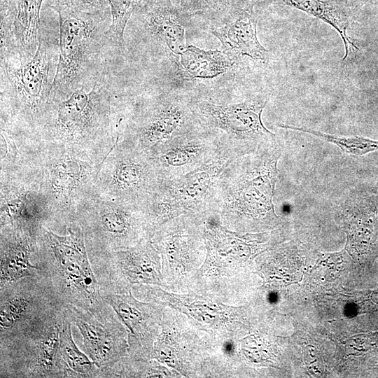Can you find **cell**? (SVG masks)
<instances>
[{"instance_id":"6da1fadb","label":"cell","mask_w":378,"mask_h":378,"mask_svg":"<svg viewBox=\"0 0 378 378\" xmlns=\"http://www.w3.org/2000/svg\"><path fill=\"white\" fill-rule=\"evenodd\" d=\"M114 66L92 88L49 102L41 141L71 148L96 163L104 160L118 139L122 120Z\"/></svg>"},{"instance_id":"7a4b0ae2","label":"cell","mask_w":378,"mask_h":378,"mask_svg":"<svg viewBox=\"0 0 378 378\" xmlns=\"http://www.w3.org/2000/svg\"><path fill=\"white\" fill-rule=\"evenodd\" d=\"M49 7L59 21V59L49 100L53 102L92 88L111 71L123 52L107 34L111 10L85 13L55 2Z\"/></svg>"},{"instance_id":"3957f363","label":"cell","mask_w":378,"mask_h":378,"mask_svg":"<svg viewBox=\"0 0 378 378\" xmlns=\"http://www.w3.org/2000/svg\"><path fill=\"white\" fill-rule=\"evenodd\" d=\"M282 151L277 138L234 160L214 211L223 225L243 232L273 226L279 221L273 197Z\"/></svg>"},{"instance_id":"277c9868","label":"cell","mask_w":378,"mask_h":378,"mask_svg":"<svg viewBox=\"0 0 378 378\" xmlns=\"http://www.w3.org/2000/svg\"><path fill=\"white\" fill-rule=\"evenodd\" d=\"M32 259L50 281L64 307H76L104 323L119 318L102 297L88 257L83 232L77 220L67 228L65 234L40 225Z\"/></svg>"},{"instance_id":"5b68a950","label":"cell","mask_w":378,"mask_h":378,"mask_svg":"<svg viewBox=\"0 0 378 378\" xmlns=\"http://www.w3.org/2000/svg\"><path fill=\"white\" fill-rule=\"evenodd\" d=\"M34 56L22 64L0 62V128L39 138L57 71L59 35L40 27Z\"/></svg>"},{"instance_id":"8992f818","label":"cell","mask_w":378,"mask_h":378,"mask_svg":"<svg viewBox=\"0 0 378 378\" xmlns=\"http://www.w3.org/2000/svg\"><path fill=\"white\" fill-rule=\"evenodd\" d=\"M244 155L223 134L216 152L202 165L186 174L161 181L144 209L150 239L158 227L172 218L214 212L232 162Z\"/></svg>"},{"instance_id":"52a82bcc","label":"cell","mask_w":378,"mask_h":378,"mask_svg":"<svg viewBox=\"0 0 378 378\" xmlns=\"http://www.w3.org/2000/svg\"><path fill=\"white\" fill-rule=\"evenodd\" d=\"M41 196L46 227L59 234L76 220L77 209L87 197L96 192L101 163L71 148L41 142Z\"/></svg>"},{"instance_id":"ba28073f","label":"cell","mask_w":378,"mask_h":378,"mask_svg":"<svg viewBox=\"0 0 378 378\" xmlns=\"http://www.w3.org/2000/svg\"><path fill=\"white\" fill-rule=\"evenodd\" d=\"M118 96L122 118L118 140L148 155L200 123L192 98L161 94L132 102Z\"/></svg>"},{"instance_id":"9c48e42d","label":"cell","mask_w":378,"mask_h":378,"mask_svg":"<svg viewBox=\"0 0 378 378\" xmlns=\"http://www.w3.org/2000/svg\"><path fill=\"white\" fill-rule=\"evenodd\" d=\"M65 307L42 274L0 287V343L34 335L63 319Z\"/></svg>"},{"instance_id":"30bf717a","label":"cell","mask_w":378,"mask_h":378,"mask_svg":"<svg viewBox=\"0 0 378 378\" xmlns=\"http://www.w3.org/2000/svg\"><path fill=\"white\" fill-rule=\"evenodd\" d=\"M76 220L84 234L88 255L130 248L149 238L143 208L94 192L79 204Z\"/></svg>"},{"instance_id":"8fae6325","label":"cell","mask_w":378,"mask_h":378,"mask_svg":"<svg viewBox=\"0 0 378 378\" xmlns=\"http://www.w3.org/2000/svg\"><path fill=\"white\" fill-rule=\"evenodd\" d=\"M161 259L164 287L176 293H197L206 256L200 215H181L162 224L150 239Z\"/></svg>"},{"instance_id":"7c38bea8","label":"cell","mask_w":378,"mask_h":378,"mask_svg":"<svg viewBox=\"0 0 378 378\" xmlns=\"http://www.w3.org/2000/svg\"><path fill=\"white\" fill-rule=\"evenodd\" d=\"M160 182L158 172L147 153L117 140L100 164L96 192L144 209Z\"/></svg>"},{"instance_id":"4fadbf2b","label":"cell","mask_w":378,"mask_h":378,"mask_svg":"<svg viewBox=\"0 0 378 378\" xmlns=\"http://www.w3.org/2000/svg\"><path fill=\"white\" fill-rule=\"evenodd\" d=\"M123 37V52L134 46L151 56L178 63L186 49V19L171 0H145L132 15Z\"/></svg>"},{"instance_id":"5bb4252c","label":"cell","mask_w":378,"mask_h":378,"mask_svg":"<svg viewBox=\"0 0 378 378\" xmlns=\"http://www.w3.org/2000/svg\"><path fill=\"white\" fill-rule=\"evenodd\" d=\"M268 101L267 94H259L231 104L192 99L191 106L200 124L223 134L248 154L278 138L262 120Z\"/></svg>"},{"instance_id":"9a60e30c","label":"cell","mask_w":378,"mask_h":378,"mask_svg":"<svg viewBox=\"0 0 378 378\" xmlns=\"http://www.w3.org/2000/svg\"><path fill=\"white\" fill-rule=\"evenodd\" d=\"M88 257L102 292L128 293L137 284L164 287L160 255L149 238L126 249Z\"/></svg>"},{"instance_id":"2e32d148","label":"cell","mask_w":378,"mask_h":378,"mask_svg":"<svg viewBox=\"0 0 378 378\" xmlns=\"http://www.w3.org/2000/svg\"><path fill=\"white\" fill-rule=\"evenodd\" d=\"M62 321L34 335L0 343V377H62L56 362Z\"/></svg>"},{"instance_id":"e0dca14e","label":"cell","mask_w":378,"mask_h":378,"mask_svg":"<svg viewBox=\"0 0 378 378\" xmlns=\"http://www.w3.org/2000/svg\"><path fill=\"white\" fill-rule=\"evenodd\" d=\"M43 0H1L0 62L22 64L39 44Z\"/></svg>"},{"instance_id":"ac0fdd59","label":"cell","mask_w":378,"mask_h":378,"mask_svg":"<svg viewBox=\"0 0 378 378\" xmlns=\"http://www.w3.org/2000/svg\"><path fill=\"white\" fill-rule=\"evenodd\" d=\"M223 134L202 124L160 146L149 156L161 181L191 172L218 150Z\"/></svg>"},{"instance_id":"d6986e66","label":"cell","mask_w":378,"mask_h":378,"mask_svg":"<svg viewBox=\"0 0 378 378\" xmlns=\"http://www.w3.org/2000/svg\"><path fill=\"white\" fill-rule=\"evenodd\" d=\"M102 292L127 330L128 356L135 360L152 359L154 342L161 330L164 307L136 298L131 293Z\"/></svg>"},{"instance_id":"ffe728a7","label":"cell","mask_w":378,"mask_h":378,"mask_svg":"<svg viewBox=\"0 0 378 378\" xmlns=\"http://www.w3.org/2000/svg\"><path fill=\"white\" fill-rule=\"evenodd\" d=\"M41 196V169L15 178L0 179V227L36 233L46 225Z\"/></svg>"},{"instance_id":"44dd1931","label":"cell","mask_w":378,"mask_h":378,"mask_svg":"<svg viewBox=\"0 0 378 378\" xmlns=\"http://www.w3.org/2000/svg\"><path fill=\"white\" fill-rule=\"evenodd\" d=\"M69 316L83 336L86 351L99 368L114 363L128 356L127 330L120 321L104 323L91 313L66 305Z\"/></svg>"},{"instance_id":"7402d4cb","label":"cell","mask_w":378,"mask_h":378,"mask_svg":"<svg viewBox=\"0 0 378 378\" xmlns=\"http://www.w3.org/2000/svg\"><path fill=\"white\" fill-rule=\"evenodd\" d=\"M36 249V233L0 227V287L24 277L41 275L31 262Z\"/></svg>"},{"instance_id":"603a6c76","label":"cell","mask_w":378,"mask_h":378,"mask_svg":"<svg viewBox=\"0 0 378 378\" xmlns=\"http://www.w3.org/2000/svg\"><path fill=\"white\" fill-rule=\"evenodd\" d=\"M253 6L242 7L223 25L211 30L220 41L223 52L236 62L244 57L261 63L268 59L269 51L258 39V19Z\"/></svg>"},{"instance_id":"cb8c5ba5","label":"cell","mask_w":378,"mask_h":378,"mask_svg":"<svg viewBox=\"0 0 378 378\" xmlns=\"http://www.w3.org/2000/svg\"><path fill=\"white\" fill-rule=\"evenodd\" d=\"M342 207L349 224L348 244L358 255L378 253V195L350 197Z\"/></svg>"},{"instance_id":"d4e9b609","label":"cell","mask_w":378,"mask_h":378,"mask_svg":"<svg viewBox=\"0 0 378 378\" xmlns=\"http://www.w3.org/2000/svg\"><path fill=\"white\" fill-rule=\"evenodd\" d=\"M0 179L40 169L41 139L0 128Z\"/></svg>"},{"instance_id":"484cf974","label":"cell","mask_w":378,"mask_h":378,"mask_svg":"<svg viewBox=\"0 0 378 378\" xmlns=\"http://www.w3.org/2000/svg\"><path fill=\"white\" fill-rule=\"evenodd\" d=\"M282 4L300 10L332 26L341 36L346 59L351 48H357L349 38L347 29L350 24V0H260Z\"/></svg>"},{"instance_id":"4316f807","label":"cell","mask_w":378,"mask_h":378,"mask_svg":"<svg viewBox=\"0 0 378 378\" xmlns=\"http://www.w3.org/2000/svg\"><path fill=\"white\" fill-rule=\"evenodd\" d=\"M71 321L66 309L60 326L56 365L62 377L99 378L97 366L76 345L71 335Z\"/></svg>"},{"instance_id":"83f0119b","label":"cell","mask_w":378,"mask_h":378,"mask_svg":"<svg viewBox=\"0 0 378 378\" xmlns=\"http://www.w3.org/2000/svg\"><path fill=\"white\" fill-rule=\"evenodd\" d=\"M237 62L225 52L204 50L188 46L177 63L183 74L193 78H211L232 69Z\"/></svg>"},{"instance_id":"f1b7e54d","label":"cell","mask_w":378,"mask_h":378,"mask_svg":"<svg viewBox=\"0 0 378 378\" xmlns=\"http://www.w3.org/2000/svg\"><path fill=\"white\" fill-rule=\"evenodd\" d=\"M279 127L313 135L319 139L337 146L344 153L352 155L361 156L378 150V140H372L358 136L334 135L309 127H296L286 124H279Z\"/></svg>"},{"instance_id":"f546056e","label":"cell","mask_w":378,"mask_h":378,"mask_svg":"<svg viewBox=\"0 0 378 378\" xmlns=\"http://www.w3.org/2000/svg\"><path fill=\"white\" fill-rule=\"evenodd\" d=\"M184 1L186 13L188 14L199 15L223 23L228 21L242 7L253 4L246 0Z\"/></svg>"},{"instance_id":"4dcf8cb0","label":"cell","mask_w":378,"mask_h":378,"mask_svg":"<svg viewBox=\"0 0 378 378\" xmlns=\"http://www.w3.org/2000/svg\"><path fill=\"white\" fill-rule=\"evenodd\" d=\"M108 1L111 14V24L107 34L123 50V36L126 26L134 10L145 0Z\"/></svg>"},{"instance_id":"1f68e13d","label":"cell","mask_w":378,"mask_h":378,"mask_svg":"<svg viewBox=\"0 0 378 378\" xmlns=\"http://www.w3.org/2000/svg\"><path fill=\"white\" fill-rule=\"evenodd\" d=\"M53 2L85 13H99L111 10L108 0H54Z\"/></svg>"},{"instance_id":"d6a6232c","label":"cell","mask_w":378,"mask_h":378,"mask_svg":"<svg viewBox=\"0 0 378 378\" xmlns=\"http://www.w3.org/2000/svg\"><path fill=\"white\" fill-rule=\"evenodd\" d=\"M250 3H252L253 4H255V3H257L258 1H260V0H246Z\"/></svg>"},{"instance_id":"836d02e7","label":"cell","mask_w":378,"mask_h":378,"mask_svg":"<svg viewBox=\"0 0 378 378\" xmlns=\"http://www.w3.org/2000/svg\"><path fill=\"white\" fill-rule=\"evenodd\" d=\"M377 195H378V194H377Z\"/></svg>"}]
</instances>
